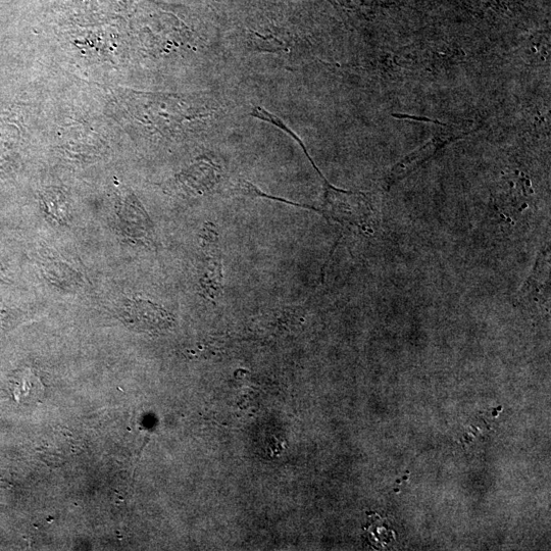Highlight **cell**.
I'll use <instances>...</instances> for the list:
<instances>
[{"label": "cell", "instance_id": "obj_1", "mask_svg": "<svg viewBox=\"0 0 551 551\" xmlns=\"http://www.w3.org/2000/svg\"><path fill=\"white\" fill-rule=\"evenodd\" d=\"M291 138L303 148L307 158L324 182L323 207L318 212L344 227L356 228L365 233L372 232L373 213L368 196L362 192L346 191L332 186L316 167L303 140L295 133L291 135Z\"/></svg>", "mask_w": 551, "mask_h": 551}, {"label": "cell", "instance_id": "obj_2", "mask_svg": "<svg viewBox=\"0 0 551 551\" xmlns=\"http://www.w3.org/2000/svg\"><path fill=\"white\" fill-rule=\"evenodd\" d=\"M203 267L200 286L211 302H218L224 293L223 259L217 228L207 224L202 234Z\"/></svg>", "mask_w": 551, "mask_h": 551}, {"label": "cell", "instance_id": "obj_3", "mask_svg": "<svg viewBox=\"0 0 551 551\" xmlns=\"http://www.w3.org/2000/svg\"><path fill=\"white\" fill-rule=\"evenodd\" d=\"M464 135L465 132H458L454 130L445 131L442 129L439 134L434 135L430 142L426 143L419 150H417L416 153L412 154L403 162H400L394 167L387 178L388 187L415 171L419 166L432 158L445 144L459 139Z\"/></svg>", "mask_w": 551, "mask_h": 551}, {"label": "cell", "instance_id": "obj_4", "mask_svg": "<svg viewBox=\"0 0 551 551\" xmlns=\"http://www.w3.org/2000/svg\"><path fill=\"white\" fill-rule=\"evenodd\" d=\"M39 452L47 464L61 465L78 454L77 441L69 432H53L44 439Z\"/></svg>", "mask_w": 551, "mask_h": 551}]
</instances>
